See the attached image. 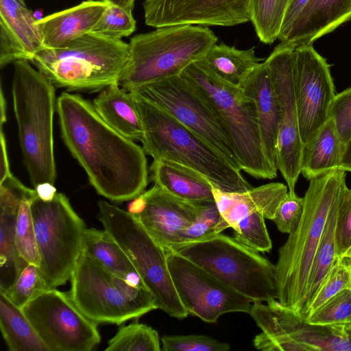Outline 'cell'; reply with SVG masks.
Segmentation results:
<instances>
[{"instance_id": "22", "label": "cell", "mask_w": 351, "mask_h": 351, "mask_svg": "<svg viewBox=\"0 0 351 351\" xmlns=\"http://www.w3.org/2000/svg\"><path fill=\"white\" fill-rule=\"evenodd\" d=\"M288 191L287 185L280 182L269 183L242 192L225 191L213 185L215 203L220 214L216 233L228 228L233 229L241 219L256 212L273 220L278 205Z\"/></svg>"}, {"instance_id": "15", "label": "cell", "mask_w": 351, "mask_h": 351, "mask_svg": "<svg viewBox=\"0 0 351 351\" xmlns=\"http://www.w3.org/2000/svg\"><path fill=\"white\" fill-rule=\"evenodd\" d=\"M291 42L277 45L265 60L269 70L280 105V122L276 164L294 194L300 173L303 143L301 140L293 88V55Z\"/></svg>"}, {"instance_id": "42", "label": "cell", "mask_w": 351, "mask_h": 351, "mask_svg": "<svg viewBox=\"0 0 351 351\" xmlns=\"http://www.w3.org/2000/svg\"><path fill=\"white\" fill-rule=\"evenodd\" d=\"M165 351H227L230 345L202 335H171L161 338Z\"/></svg>"}, {"instance_id": "39", "label": "cell", "mask_w": 351, "mask_h": 351, "mask_svg": "<svg viewBox=\"0 0 351 351\" xmlns=\"http://www.w3.org/2000/svg\"><path fill=\"white\" fill-rule=\"evenodd\" d=\"M346 289H351V257L349 256L337 259L310 305L306 317L330 298Z\"/></svg>"}, {"instance_id": "4", "label": "cell", "mask_w": 351, "mask_h": 351, "mask_svg": "<svg viewBox=\"0 0 351 351\" xmlns=\"http://www.w3.org/2000/svg\"><path fill=\"white\" fill-rule=\"evenodd\" d=\"M133 95L143 123V148L154 160L173 162L193 169L222 191L242 192L252 188L241 170L210 144L167 112Z\"/></svg>"}, {"instance_id": "25", "label": "cell", "mask_w": 351, "mask_h": 351, "mask_svg": "<svg viewBox=\"0 0 351 351\" xmlns=\"http://www.w3.org/2000/svg\"><path fill=\"white\" fill-rule=\"evenodd\" d=\"M351 20V0H310L287 42L312 45Z\"/></svg>"}, {"instance_id": "6", "label": "cell", "mask_w": 351, "mask_h": 351, "mask_svg": "<svg viewBox=\"0 0 351 351\" xmlns=\"http://www.w3.org/2000/svg\"><path fill=\"white\" fill-rule=\"evenodd\" d=\"M218 40L208 27L176 25L133 36L129 56L117 84L127 91L180 75L192 63L202 60Z\"/></svg>"}, {"instance_id": "14", "label": "cell", "mask_w": 351, "mask_h": 351, "mask_svg": "<svg viewBox=\"0 0 351 351\" xmlns=\"http://www.w3.org/2000/svg\"><path fill=\"white\" fill-rule=\"evenodd\" d=\"M165 250L174 287L189 314L215 323L226 313H248L252 303L250 299L184 256Z\"/></svg>"}, {"instance_id": "33", "label": "cell", "mask_w": 351, "mask_h": 351, "mask_svg": "<svg viewBox=\"0 0 351 351\" xmlns=\"http://www.w3.org/2000/svg\"><path fill=\"white\" fill-rule=\"evenodd\" d=\"M288 0H251V20L260 40L271 44L278 39Z\"/></svg>"}, {"instance_id": "20", "label": "cell", "mask_w": 351, "mask_h": 351, "mask_svg": "<svg viewBox=\"0 0 351 351\" xmlns=\"http://www.w3.org/2000/svg\"><path fill=\"white\" fill-rule=\"evenodd\" d=\"M23 0H0V66L30 61L44 48L40 30Z\"/></svg>"}, {"instance_id": "50", "label": "cell", "mask_w": 351, "mask_h": 351, "mask_svg": "<svg viewBox=\"0 0 351 351\" xmlns=\"http://www.w3.org/2000/svg\"><path fill=\"white\" fill-rule=\"evenodd\" d=\"M108 3L119 5L128 10L132 11L134 8L135 0H104Z\"/></svg>"}, {"instance_id": "5", "label": "cell", "mask_w": 351, "mask_h": 351, "mask_svg": "<svg viewBox=\"0 0 351 351\" xmlns=\"http://www.w3.org/2000/svg\"><path fill=\"white\" fill-rule=\"evenodd\" d=\"M55 86L27 60L14 62L13 108L19 129L23 163L34 186L54 184L53 119L56 107Z\"/></svg>"}, {"instance_id": "40", "label": "cell", "mask_w": 351, "mask_h": 351, "mask_svg": "<svg viewBox=\"0 0 351 351\" xmlns=\"http://www.w3.org/2000/svg\"><path fill=\"white\" fill-rule=\"evenodd\" d=\"M47 289L39 267L28 263L10 289L3 293L22 308L29 301Z\"/></svg>"}, {"instance_id": "45", "label": "cell", "mask_w": 351, "mask_h": 351, "mask_svg": "<svg viewBox=\"0 0 351 351\" xmlns=\"http://www.w3.org/2000/svg\"><path fill=\"white\" fill-rule=\"evenodd\" d=\"M328 118L332 120L338 136L345 146L351 138V87L336 94Z\"/></svg>"}, {"instance_id": "12", "label": "cell", "mask_w": 351, "mask_h": 351, "mask_svg": "<svg viewBox=\"0 0 351 351\" xmlns=\"http://www.w3.org/2000/svg\"><path fill=\"white\" fill-rule=\"evenodd\" d=\"M130 92L169 114L241 170L234 149L213 111L181 75L147 84Z\"/></svg>"}, {"instance_id": "49", "label": "cell", "mask_w": 351, "mask_h": 351, "mask_svg": "<svg viewBox=\"0 0 351 351\" xmlns=\"http://www.w3.org/2000/svg\"><path fill=\"white\" fill-rule=\"evenodd\" d=\"M340 169L351 172V138L345 145Z\"/></svg>"}, {"instance_id": "36", "label": "cell", "mask_w": 351, "mask_h": 351, "mask_svg": "<svg viewBox=\"0 0 351 351\" xmlns=\"http://www.w3.org/2000/svg\"><path fill=\"white\" fill-rule=\"evenodd\" d=\"M306 322L317 325L351 324V289H346L330 298L308 315Z\"/></svg>"}, {"instance_id": "34", "label": "cell", "mask_w": 351, "mask_h": 351, "mask_svg": "<svg viewBox=\"0 0 351 351\" xmlns=\"http://www.w3.org/2000/svg\"><path fill=\"white\" fill-rule=\"evenodd\" d=\"M156 330L138 322L123 326L108 342L106 351H160Z\"/></svg>"}, {"instance_id": "29", "label": "cell", "mask_w": 351, "mask_h": 351, "mask_svg": "<svg viewBox=\"0 0 351 351\" xmlns=\"http://www.w3.org/2000/svg\"><path fill=\"white\" fill-rule=\"evenodd\" d=\"M83 252L112 274L132 285L145 288L124 250L106 230L86 228Z\"/></svg>"}, {"instance_id": "3", "label": "cell", "mask_w": 351, "mask_h": 351, "mask_svg": "<svg viewBox=\"0 0 351 351\" xmlns=\"http://www.w3.org/2000/svg\"><path fill=\"white\" fill-rule=\"evenodd\" d=\"M180 75L213 111L234 149L241 170L257 179L275 178L278 169L265 154L254 101L241 88L217 76L202 60L192 63Z\"/></svg>"}, {"instance_id": "8", "label": "cell", "mask_w": 351, "mask_h": 351, "mask_svg": "<svg viewBox=\"0 0 351 351\" xmlns=\"http://www.w3.org/2000/svg\"><path fill=\"white\" fill-rule=\"evenodd\" d=\"M254 302L276 299L275 265L259 252L221 233L169 248Z\"/></svg>"}, {"instance_id": "16", "label": "cell", "mask_w": 351, "mask_h": 351, "mask_svg": "<svg viewBox=\"0 0 351 351\" xmlns=\"http://www.w3.org/2000/svg\"><path fill=\"white\" fill-rule=\"evenodd\" d=\"M293 88L300 137L304 145L328 119L336 95L330 66L312 45H295Z\"/></svg>"}, {"instance_id": "18", "label": "cell", "mask_w": 351, "mask_h": 351, "mask_svg": "<svg viewBox=\"0 0 351 351\" xmlns=\"http://www.w3.org/2000/svg\"><path fill=\"white\" fill-rule=\"evenodd\" d=\"M251 0H145V24L234 26L251 20Z\"/></svg>"}, {"instance_id": "31", "label": "cell", "mask_w": 351, "mask_h": 351, "mask_svg": "<svg viewBox=\"0 0 351 351\" xmlns=\"http://www.w3.org/2000/svg\"><path fill=\"white\" fill-rule=\"evenodd\" d=\"M202 60L223 80L240 88L263 59L256 56L254 47L240 50L234 47L216 43Z\"/></svg>"}, {"instance_id": "1", "label": "cell", "mask_w": 351, "mask_h": 351, "mask_svg": "<svg viewBox=\"0 0 351 351\" xmlns=\"http://www.w3.org/2000/svg\"><path fill=\"white\" fill-rule=\"evenodd\" d=\"M56 109L64 144L99 195L124 202L145 191L148 169L143 147L110 126L78 95L63 92Z\"/></svg>"}, {"instance_id": "46", "label": "cell", "mask_w": 351, "mask_h": 351, "mask_svg": "<svg viewBox=\"0 0 351 351\" xmlns=\"http://www.w3.org/2000/svg\"><path fill=\"white\" fill-rule=\"evenodd\" d=\"M310 0H288L284 20L278 39L285 43Z\"/></svg>"}, {"instance_id": "21", "label": "cell", "mask_w": 351, "mask_h": 351, "mask_svg": "<svg viewBox=\"0 0 351 351\" xmlns=\"http://www.w3.org/2000/svg\"><path fill=\"white\" fill-rule=\"evenodd\" d=\"M29 188L12 174L0 182V293L7 292L27 263L16 245V225L23 197Z\"/></svg>"}, {"instance_id": "44", "label": "cell", "mask_w": 351, "mask_h": 351, "mask_svg": "<svg viewBox=\"0 0 351 351\" xmlns=\"http://www.w3.org/2000/svg\"><path fill=\"white\" fill-rule=\"evenodd\" d=\"M336 250L338 257H351V189L341 198L336 226Z\"/></svg>"}, {"instance_id": "24", "label": "cell", "mask_w": 351, "mask_h": 351, "mask_svg": "<svg viewBox=\"0 0 351 351\" xmlns=\"http://www.w3.org/2000/svg\"><path fill=\"white\" fill-rule=\"evenodd\" d=\"M108 4L104 0H87L37 20L44 48H60L91 32Z\"/></svg>"}, {"instance_id": "28", "label": "cell", "mask_w": 351, "mask_h": 351, "mask_svg": "<svg viewBox=\"0 0 351 351\" xmlns=\"http://www.w3.org/2000/svg\"><path fill=\"white\" fill-rule=\"evenodd\" d=\"M344 147L332 120L328 118L303 145L300 173L310 180L340 169Z\"/></svg>"}, {"instance_id": "7", "label": "cell", "mask_w": 351, "mask_h": 351, "mask_svg": "<svg viewBox=\"0 0 351 351\" xmlns=\"http://www.w3.org/2000/svg\"><path fill=\"white\" fill-rule=\"evenodd\" d=\"M129 44L93 32L56 49L43 48L30 60L57 88L95 90L117 83Z\"/></svg>"}, {"instance_id": "13", "label": "cell", "mask_w": 351, "mask_h": 351, "mask_svg": "<svg viewBox=\"0 0 351 351\" xmlns=\"http://www.w3.org/2000/svg\"><path fill=\"white\" fill-rule=\"evenodd\" d=\"M22 309L49 351H90L101 341L97 323L56 288L43 291Z\"/></svg>"}, {"instance_id": "41", "label": "cell", "mask_w": 351, "mask_h": 351, "mask_svg": "<svg viewBox=\"0 0 351 351\" xmlns=\"http://www.w3.org/2000/svg\"><path fill=\"white\" fill-rule=\"evenodd\" d=\"M219 219L215 202L202 204L195 220L180 233L178 243L197 241L217 234Z\"/></svg>"}, {"instance_id": "27", "label": "cell", "mask_w": 351, "mask_h": 351, "mask_svg": "<svg viewBox=\"0 0 351 351\" xmlns=\"http://www.w3.org/2000/svg\"><path fill=\"white\" fill-rule=\"evenodd\" d=\"M99 116L119 133L132 140L141 141L143 123L133 94L117 83L101 91L93 100Z\"/></svg>"}, {"instance_id": "10", "label": "cell", "mask_w": 351, "mask_h": 351, "mask_svg": "<svg viewBox=\"0 0 351 351\" xmlns=\"http://www.w3.org/2000/svg\"><path fill=\"white\" fill-rule=\"evenodd\" d=\"M38 250L39 269L48 289L64 285L71 279L83 252L86 226L69 199L57 193L52 200L38 195L31 204Z\"/></svg>"}, {"instance_id": "43", "label": "cell", "mask_w": 351, "mask_h": 351, "mask_svg": "<svg viewBox=\"0 0 351 351\" xmlns=\"http://www.w3.org/2000/svg\"><path fill=\"white\" fill-rule=\"evenodd\" d=\"M304 197L289 191L278 205L272 221L282 233L291 234L298 228L304 212Z\"/></svg>"}, {"instance_id": "38", "label": "cell", "mask_w": 351, "mask_h": 351, "mask_svg": "<svg viewBox=\"0 0 351 351\" xmlns=\"http://www.w3.org/2000/svg\"><path fill=\"white\" fill-rule=\"evenodd\" d=\"M136 29L132 12L108 3L91 32L114 39H121Z\"/></svg>"}, {"instance_id": "11", "label": "cell", "mask_w": 351, "mask_h": 351, "mask_svg": "<svg viewBox=\"0 0 351 351\" xmlns=\"http://www.w3.org/2000/svg\"><path fill=\"white\" fill-rule=\"evenodd\" d=\"M248 313L262 330L253 340L257 350L351 351V324H308L276 299L252 302Z\"/></svg>"}, {"instance_id": "17", "label": "cell", "mask_w": 351, "mask_h": 351, "mask_svg": "<svg viewBox=\"0 0 351 351\" xmlns=\"http://www.w3.org/2000/svg\"><path fill=\"white\" fill-rule=\"evenodd\" d=\"M70 280V298L95 323L119 325L141 317L116 287L113 274L83 252Z\"/></svg>"}, {"instance_id": "51", "label": "cell", "mask_w": 351, "mask_h": 351, "mask_svg": "<svg viewBox=\"0 0 351 351\" xmlns=\"http://www.w3.org/2000/svg\"><path fill=\"white\" fill-rule=\"evenodd\" d=\"M1 115H0V123L1 128H3V125L6 122V102L3 96V89L1 88Z\"/></svg>"}, {"instance_id": "35", "label": "cell", "mask_w": 351, "mask_h": 351, "mask_svg": "<svg viewBox=\"0 0 351 351\" xmlns=\"http://www.w3.org/2000/svg\"><path fill=\"white\" fill-rule=\"evenodd\" d=\"M35 189H30L21 201L16 225V245L20 256L27 263L39 267L37 247L31 204L37 196Z\"/></svg>"}, {"instance_id": "23", "label": "cell", "mask_w": 351, "mask_h": 351, "mask_svg": "<svg viewBox=\"0 0 351 351\" xmlns=\"http://www.w3.org/2000/svg\"><path fill=\"white\" fill-rule=\"evenodd\" d=\"M240 88L256 106L257 120L265 154L276 168V145L280 122V105L266 62H261Z\"/></svg>"}, {"instance_id": "19", "label": "cell", "mask_w": 351, "mask_h": 351, "mask_svg": "<svg viewBox=\"0 0 351 351\" xmlns=\"http://www.w3.org/2000/svg\"><path fill=\"white\" fill-rule=\"evenodd\" d=\"M132 200L128 211L165 249L178 243L180 233L195 220L202 204L180 199L156 184Z\"/></svg>"}, {"instance_id": "2", "label": "cell", "mask_w": 351, "mask_h": 351, "mask_svg": "<svg viewBox=\"0 0 351 351\" xmlns=\"http://www.w3.org/2000/svg\"><path fill=\"white\" fill-rule=\"evenodd\" d=\"M346 180V171L339 169L309 180L300 222L279 249L275 265L276 300L298 315L328 215L347 189Z\"/></svg>"}, {"instance_id": "47", "label": "cell", "mask_w": 351, "mask_h": 351, "mask_svg": "<svg viewBox=\"0 0 351 351\" xmlns=\"http://www.w3.org/2000/svg\"><path fill=\"white\" fill-rule=\"evenodd\" d=\"M1 164H0V182H2L8 176L11 175L8 156L7 152L5 136L3 132V128H1Z\"/></svg>"}, {"instance_id": "37", "label": "cell", "mask_w": 351, "mask_h": 351, "mask_svg": "<svg viewBox=\"0 0 351 351\" xmlns=\"http://www.w3.org/2000/svg\"><path fill=\"white\" fill-rule=\"evenodd\" d=\"M265 219L263 215L259 212L245 216L233 228L234 237L259 252H270L272 243L267 232Z\"/></svg>"}, {"instance_id": "48", "label": "cell", "mask_w": 351, "mask_h": 351, "mask_svg": "<svg viewBox=\"0 0 351 351\" xmlns=\"http://www.w3.org/2000/svg\"><path fill=\"white\" fill-rule=\"evenodd\" d=\"M34 189L36 191L38 197L44 201L52 200L57 193L54 184L49 182L40 184Z\"/></svg>"}, {"instance_id": "26", "label": "cell", "mask_w": 351, "mask_h": 351, "mask_svg": "<svg viewBox=\"0 0 351 351\" xmlns=\"http://www.w3.org/2000/svg\"><path fill=\"white\" fill-rule=\"evenodd\" d=\"M154 184L180 199L193 203L215 202L213 184L193 169L167 160H154L151 167Z\"/></svg>"}, {"instance_id": "9", "label": "cell", "mask_w": 351, "mask_h": 351, "mask_svg": "<svg viewBox=\"0 0 351 351\" xmlns=\"http://www.w3.org/2000/svg\"><path fill=\"white\" fill-rule=\"evenodd\" d=\"M99 218L106 230L124 250L154 297L158 308L182 319L189 314L182 305L169 269L166 251L130 212L108 203L98 202Z\"/></svg>"}, {"instance_id": "30", "label": "cell", "mask_w": 351, "mask_h": 351, "mask_svg": "<svg viewBox=\"0 0 351 351\" xmlns=\"http://www.w3.org/2000/svg\"><path fill=\"white\" fill-rule=\"evenodd\" d=\"M343 195L334 202L330 210L315 256L306 295L299 315L304 319H306L308 308L317 295L323 282L339 258L337 255L335 233L339 207Z\"/></svg>"}, {"instance_id": "32", "label": "cell", "mask_w": 351, "mask_h": 351, "mask_svg": "<svg viewBox=\"0 0 351 351\" xmlns=\"http://www.w3.org/2000/svg\"><path fill=\"white\" fill-rule=\"evenodd\" d=\"M0 328L10 351H49L23 309L0 293Z\"/></svg>"}]
</instances>
